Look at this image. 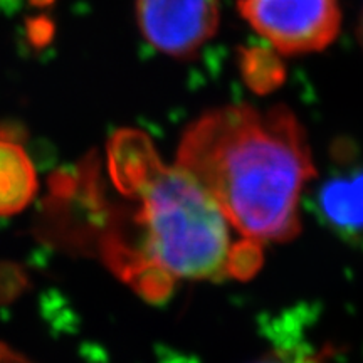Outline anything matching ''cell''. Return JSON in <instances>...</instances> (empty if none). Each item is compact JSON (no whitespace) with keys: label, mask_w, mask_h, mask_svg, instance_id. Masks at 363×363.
Segmentation results:
<instances>
[{"label":"cell","mask_w":363,"mask_h":363,"mask_svg":"<svg viewBox=\"0 0 363 363\" xmlns=\"http://www.w3.org/2000/svg\"><path fill=\"white\" fill-rule=\"evenodd\" d=\"M108 174L128 201L108 206L96 252L152 303L189 281H244L262 266V246L244 238L216 199L179 163L160 158L143 131L108 142Z\"/></svg>","instance_id":"1"},{"label":"cell","mask_w":363,"mask_h":363,"mask_svg":"<svg viewBox=\"0 0 363 363\" xmlns=\"http://www.w3.org/2000/svg\"><path fill=\"white\" fill-rule=\"evenodd\" d=\"M244 238L264 246L299 230V203L316 177L306 133L288 108H216L182 136L177 162Z\"/></svg>","instance_id":"2"},{"label":"cell","mask_w":363,"mask_h":363,"mask_svg":"<svg viewBox=\"0 0 363 363\" xmlns=\"http://www.w3.org/2000/svg\"><path fill=\"white\" fill-rule=\"evenodd\" d=\"M249 26L281 54L323 51L342 26L338 0H239Z\"/></svg>","instance_id":"3"},{"label":"cell","mask_w":363,"mask_h":363,"mask_svg":"<svg viewBox=\"0 0 363 363\" xmlns=\"http://www.w3.org/2000/svg\"><path fill=\"white\" fill-rule=\"evenodd\" d=\"M136 24L157 51L189 59L219 29V0H136Z\"/></svg>","instance_id":"4"},{"label":"cell","mask_w":363,"mask_h":363,"mask_svg":"<svg viewBox=\"0 0 363 363\" xmlns=\"http://www.w3.org/2000/svg\"><path fill=\"white\" fill-rule=\"evenodd\" d=\"M315 208L323 225L347 240H363V165L333 170L316 187Z\"/></svg>","instance_id":"5"},{"label":"cell","mask_w":363,"mask_h":363,"mask_svg":"<svg viewBox=\"0 0 363 363\" xmlns=\"http://www.w3.org/2000/svg\"><path fill=\"white\" fill-rule=\"evenodd\" d=\"M38 174L21 143L0 138V217L19 214L38 194Z\"/></svg>","instance_id":"6"},{"label":"cell","mask_w":363,"mask_h":363,"mask_svg":"<svg viewBox=\"0 0 363 363\" xmlns=\"http://www.w3.org/2000/svg\"><path fill=\"white\" fill-rule=\"evenodd\" d=\"M240 67L247 83L257 91L272 89L283 79V66L279 57L267 49H244L240 56Z\"/></svg>","instance_id":"7"},{"label":"cell","mask_w":363,"mask_h":363,"mask_svg":"<svg viewBox=\"0 0 363 363\" xmlns=\"http://www.w3.org/2000/svg\"><path fill=\"white\" fill-rule=\"evenodd\" d=\"M29 288V276L24 267L11 261L0 262V305H9Z\"/></svg>","instance_id":"8"},{"label":"cell","mask_w":363,"mask_h":363,"mask_svg":"<svg viewBox=\"0 0 363 363\" xmlns=\"http://www.w3.org/2000/svg\"><path fill=\"white\" fill-rule=\"evenodd\" d=\"M26 43L34 51H43L48 45L52 44L56 35V24L48 13H35L24 21Z\"/></svg>","instance_id":"9"},{"label":"cell","mask_w":363,"mask_h":363,"mask_svg":"<svg viewBox=\"0 0 363 363\" xmlns=\"http://www.w3.org/2000/svg\"><path fill=\"white\" fill-rule=\"evenodd\" d=\"M254 363H323L311 350L303 345H286L274 348Z\"/></svg>","instance_id":"10"},{"label":"cell","mask_w":363,"mask_h":363,"mask_svg":"<svg viewBox=\"0 0 363 363\" xmlns=\"http://www.w3.org/2000/svg\"><path fill=\"white\" fill-rule=\"evenodd\" d=\"M22 0H0V11L6 13H12L19 11Z\"/></svg>","instance_id":"11"},{"label":"cell","mask_w":363,"mask_h":363,"mask_svg":"<svg viewBox=\"0 0 363 363\" xmlns=\"http://www.w3.org/2000/svg\"><path fill=\"white\" fill-rule=\"evenodd\" d=\"M27 2H29L30 7H35V9H48V7L54 6V2H56V0H27Z\"/></svg>","instance_id":"12"},{"label":"cell","mask_w":363,"mask_h":363,"mask_svg":"<svg viewBox=\"0 0 363 363\" xmlns=\"http://www.w3.org/2000/svg\"><path fill=\"white\" fill-rule=\"evenodd\" d=\"M357 35H358V40H360V44L363 48V9L360 13V19H358V24H357Z\"/></svg>","instance_id":"13"}]
</instances>
